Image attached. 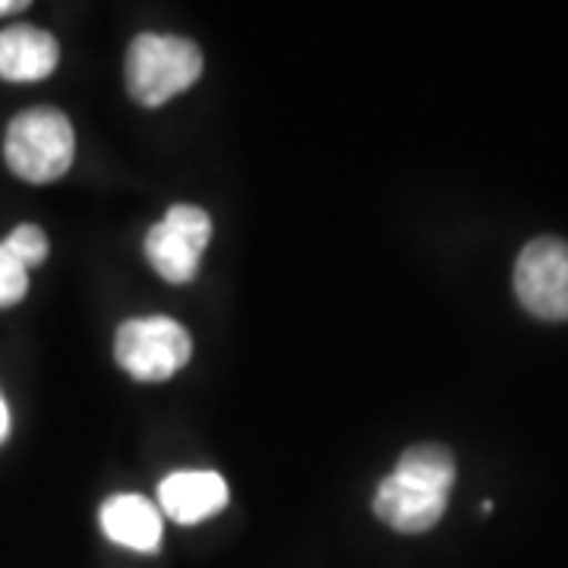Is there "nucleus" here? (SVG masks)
I'll list each match as a JSON object with an SVG mask.
<instances>
[{"label": "nucleus", "mask_w": 568, "mask_h": 568, "mask_svg": "<svg viewBox=\"0 0 568 568\" xmlns=\"http://www.w3.org/2000/svg\"><path fill=\"white\" fill-rule=\"evenodd\" d=\"M455 487V458L439 443L410 446L376 489V518L402 534H424L446 515Z\"/></svg>", "instance_id": "obj_1"}, {"label": "nucleus", "mask_w": 568, "mask_h": 568, "mask_svg": "<svg viewBox=\"0 0 568 568\" xmlns=\"http://www.w3.org/2000/svg\"><path fill=\"white\" fill-rule=\"evenodd\" d=\"M203 77L200 44L181 36H136L126 51V89L145 108H159Z\"/></svg>", "instance_id": "obj_2"}, {"label": "nucleus", "mask_w": 568, "mask_h": 568, "mask_svg": "<svg viewBox=\"0 0 568 568\" xmlns=\"http://www.w3.org/2000/svg\"><path fill=\"white\" fill-rule=\"evenodd\" d=\"M77 140L58 108H29L7 126L3 155L10 171L29 183L61 181L73 164Z\"/></svg>", "instance_id": "obj_3"}, {"label": "nucleus", "mask_w": 568, "mask_h": 568, "mask_svg": "<svg viewBox=\"0 0 568 568\" xmlns=\"http://www.w3.org/2000/svg\"><path fill=\"white\" fill-rule=\"evenodd\" d=\"M118 364L140 383H164L193 357V338L171 316L126 320L114 338Z\"/></svg>", "instance_id": "obj_4"}, {"label": "nucleus", "mask_w": 568, "mask_h": 568, "mask_svg": "<svg viewBox=\"0 0 568 568\" xmlns=\"http://www.w3.org/2000/svg\"><path fill=\"white\" fill-rule=\"evenodd\" d=\"M212 222L200 205H171L159 224L145 234V256L152 268L171 284H190L200 272Z\"/></svg>", "instance_id": "obj_5"}, {"label": "nucleus", "mask_w": 568, "mask_h": 568, "mask_svg": "<svg viewBox=\"0 0 568 568\" xmlns=\"http://www.w3.org/2000/svg\"><path fill=\"white\" fill-rule=\"evenodd\" d=\"M515 294L537 320H568V241L537 237L515 263Z\"/></svg>", "instance_id": "obj_6"}, {"label": "nucleus", "mask_w": 568, "mask_h": 568, "mask_svg": "<svg viewBox=\"0 0 568 568\" xmlns=\"http://www.w3.org/2000/svg\"><path fill=\"white\" fill-rule=\"evenodd\" d=\"M231 493L215 470H174L159 484V506L178 525H203L227 506Z\"/></svg>", "instance_id": "obj_7"}, {"label": "nucleus", "mask_w": 568, "mask_h": 568, "mask_svg": "<svg viewBox=\"0 0 568 568\" xmlns=\"http://www.w3.org/2000/svg\"><path fill=\"white\" fill-rule=\"evenodd\" d=\"M104 537L111 544L133 552H159L162 549V511L140 493H118L104 499L99 511Z\"/></svg>", "instance_id": "obj_8"}, {"label": "nucleus", "mask_w": 568, "mask_h": 568, "mask_svg": "<svg viewBox=\"0 0 568 568\" xmlns=\"http://www.w3.org/2000/svg\"><path fill=\"white\" fill-rule=\"evenodd\" d=\"M61 61L58 39L36 26H10L0 32V80L39 82L51 77Z\"/></svg>", "instance_id": "obj_9"}, {"label": "nucleus", "mask_w": 568, "mask_h": 568, "mask_svg": "<svg viewBox=\"0 0 568 568\" xmlns=\"http://www.w3.org/2000/svg\"><path fill=\"white\" fill-rule=\"evenodd\" d=\"M0 246H3L17 263L26 265V268L41 265L48 260V234L41 231L39 224H20V227H17Z\"/></svg>", "instance_id": "obj_10"}, {"label": "nucleus", "mask_w": 568, "mask_h": 568, "mask_svg": "<svg viewBox=\"0 0 568 568\" xmlns=\"http://www.w3.org/2000/svg\"><path fill=\"white\" fill-rule=\"evenodd\" d=\"M29 291V268L0 246V306L20 304Z\"/></svg>", "instance_id": "obj_11"}, {"label": "nucleus", "mask_w": 568, "mask_h": 568, "mask_svg": "<svg viewBox=\"0 0 568 568\" xmlns=\"http://www.w3.org/2000/svg\"><path fill=\"white\" fill-rule=\"evenodd\" d=\"M7 436H10V407H7L3 395H0V446L7 443Z\"/></svg>", "instance_id": "obj_12"}, {"label": "nucleus", "mask_w": 568, "mask_h": 568, "mask_svg": "<svg viewBox=\"0 0 568 568\" xmlns=\"http://www.w3.org/2000/svg\"><path fill=\"white\" fill-rule=\"evenodd\" d=\"M29 3L26 0H0V17H7V13H20L26 10Z\"/></svg>", "instance_id": "obj_13"}]
</instances>
